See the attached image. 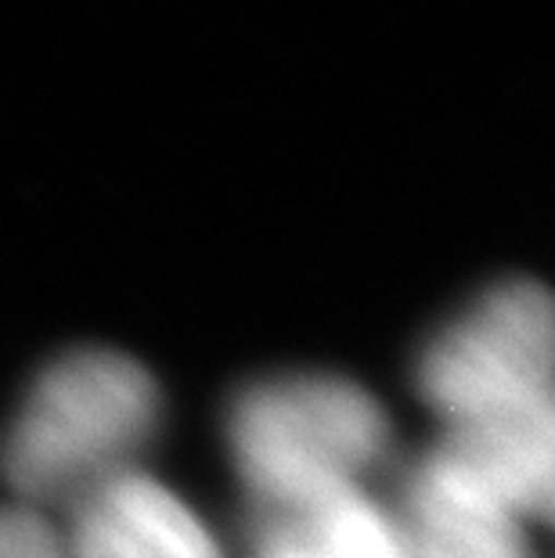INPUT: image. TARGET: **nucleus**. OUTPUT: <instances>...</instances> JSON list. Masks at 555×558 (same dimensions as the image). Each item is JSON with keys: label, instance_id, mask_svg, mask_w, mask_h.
Returning a JSON list of instances; mask_svg holds the SVG:
<instances>
[{"label": "nucleus", "instance_id": "nucleus-7", "mask_svg": "<svg viewBox=\"0 0 555 558\" xmlns=\"http://www.w3.org/2000/svg\"><path fill=\"white\" fill-rule=\"evenodd\" d=\"M0 558H73L37 508H0Z\"/></svg>", "mask_w": 555, "mask_h": 558}, {"label": "nucleus", "instance_id": "nucleus-5", "mask_svg": "<svg viewBox=\"0 0 555 558\" xmlns=\"http://www.w3.org/2000/svg\"><path fill=\"white\" fill-rule=\"evenodd\" d=\"M65 544L73 558H224L195 508L137 469L80 497Z\"/></svg>", "mask_w": 555, "mask_h": 558}, {"label": "nucleus", "instance_id": "nucleus-4", "mask_svg": "<svg viewBox=\"0 0 555 558\" xmlns=\"http://www.w3.org/2000/svg\"><path fill=\"white\" fill-rule=\"evenodd\" d=\"M389 522L400 558H534L527 522L436 447L405 472Z\"/></svg>", "mask_w": 555, "mask_h": 558}, {"label": "nucleus", "instance_id": "nucleus-1", "mask_svg": "<svg viewBox=\"0 0 555 558\" xmlns=\"http://www.w3.org/2000/svg\"><path fill=\"white\" fill-rule=\"evenodd\" d=\"M162 397L145 364L120 350L62 353L11 418L0 472L22 501L69 505L134 469L159 429Z\"/></svg>", "mask_w": 555, "mask_h": 558}, {"label": "nucleus", "instance_id": "nucleus-3", "mask_svg": "<svg viewBox=\"0 0 555 558\" xmlns=\"http://www.w3.org/2000/svg\"><path fill=\"white\" fill-rule=\"evenodd\" d=\"M555 325L545 284H494L419 353L415 386L444 433L555 418Z\"/></svg>", "mask_w": 555, "mask_h": 558}, {"label": "nucleus", "instance_id": "nucleus-6", "mask_svg": "<svg viewBox=\"0 0 555 558\" xmlns=\"http://www.w3.org/2000/svg\"><path fill=\"white\" fill-rule=\"evenodd\" d=\"M250 558H400L389 512L361 486L250 512Z\"/></svg>", "mask_w": 555, "mask_h": 558}, {"label": "nucleus", "instance_id": "nucleus-2", "mask_svg": "<svg viewBox=\"0 0 555 558\" xmlns=\"http://www.w3.org/2000/svg\"><path fill=\"white\" fill-rule=\"evenodd\" d=\"M224 439L253 508L292 505L361 486L389 454V418L350 378L300 372L245 386Z\"/></svg>", "mask_w": 555, "mask_h": 558}]
</instances>
